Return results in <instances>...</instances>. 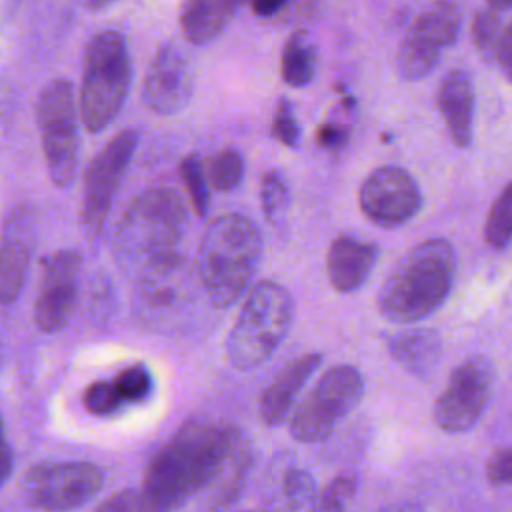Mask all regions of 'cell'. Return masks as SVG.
<instances>
[{
    "instance_id": "obj_1",
    "label": "cell",
    "mask_w": 512,
    "mask_h": 512,
    "mask_svg": "<svg viewBox=\"0 0 512 512\" xmlns=\"http://www.w3.org/2000/svg\"><path fill=\"white\" fill-rule=\"evenodd\" d=\"M242 430L228 422L190 418L152 456L138 486L148 512H172L214 482Z\"/></svg>"
},
{
    "instance_id": "obj_2",
    "label": "cell",
    "mask_w": 512,
    "mask_h": 512,
    "mask_svg": "<svg viewBox=\"0 0 512 512\" xmlns=\"http://www.w3.org/2000/svg\"><path fill=\"white\" fill-rule=\"evenodd\" d=\"M456 254L446 238H428L410 248L378 290V312L392 324H416L450 296Z\"/></svg>"
},
{
    "instance_id": "obj_3",
    "label": "cell",
    "mask_w": 512,
    "mask_h": 512,
    "mask_svg": "<svg viewBox=\"0 0 512 512\" xmlns=\"http://www.w3.org/2000/svg\"><path fill=\"white\" fill-rule=\"evenodd\" d=\"M262 256V234L242 214L214 218L204 230L198 254V280L216 308L232 306L250 288Z\"/></svg>"
},
{
    "instance_id": "obj_4",
    "label": "cell",
    "mask_w": 512,
    "mask_h": 512,
    "mask_svg": "<svg viewBox=\"0 0 512 512\" xmlns=\"http://www.w3.org/2000/svg\"><path fill=\"white\" fill-rule=\"evenodd\" d=\"M186 226L188 210L182 196L170 186H152L124 210L116 228V250L146 270L178 256Z\"/></svg>"
},
{
    "instance_id": "obj_5",
    "label": "cell",
    "mask_w": 512,
    "mask_h": 512,
    "mask_svg": "<svg viewBox=\"0 0 512 512\" xmlns=\"http://www.w3.org/2000/svg\"><path fill=\"white\" fill-rule=\"evenodd\" d=\"M132 82L126 38L116 30L98 32L86 46L78 114L88 132H102L120 114Z\"/></svg>"
},
{
    "instance_id": "obj_6",
    "label": "cell",
    "mask_w": 512,
    "mask_h": 512,
    "mask_svg": "<svg viewBox=\"0 0 512 512\" xmlns=\"http://www.w3.org/2000/svg\"><path fill=\"white\" fill-rule=\"evenodd\" d=\"M294 302L288 290L264 280L252 286L226 340V354L234 368L250 370L266 362L288 336Z\"/></svg>"
},
{
    "instance_id": "obj_7",
    "label": "cell",
    "mask_w": 512,
    "mask_h": 512,
    "mask_svg": "<svg viewBox=\"0 0 512 512\" xmlns=\"http://www.w3.org/2000/svg\"><path fill=\"white\" fill-rule=\"evenodd\" d=\"M364 388V376L356 366L328 368L290 412V436L304 444L326 440L360 404Z\"/></svg>"
},
{
    "instance_id": "obj_8",
    "label": "cell",
    "mask_w": 512,
    "mask_h": 512,
    "mask_svg": "<svg viewBox=\"0 0 512 512\" xmlns=\"http://www.w3.org/2000/svg\"><path fill=\"white\" fill-rule=\"evenodd\" d=\"M78 106L74 88L60 78L50 82L38 100V130L52 182L72 184L78 168Z\"/></svg>"
},
{
    "instance_id": "obj_9",
    "label": "cell",
    "mask_w": 512,
    "mask_h": 512,
    "mask_svg": "<svg viewBox=\"0 0 512 512\" xmlns=\"http://www.w3.org/2000/svg\"><path fill=\"white\" fill-rule=\"evenodd\" d=\"M104 484V472L92 462H42L22 482L26 502L42 512H70L84 506Z\"/></svg>"
},
{
    "instance_id": "obj_10",
    "label": "cell",
    "mask_w": 512,
    "mask_h": 512,
    "mask_svg": "<svg viewBox=\"0 0 512 512\" xmlns=\"http://www.w3.org/2000/svg\"><path fill=\"white\" fill-rule=\"evenodd\" d=\"M460 24L462 12L454 0H436L420 12L398 50L400 76L408 82L426 78L438 66L442 52L456 42Z\"/></svg>"
},
{
    "instance_id": "obj_11",
    "label": "cell",
    "mask_w": 512,
    "mask_h": 512,
    "mask_svg": "<svg viewBox=\"0 0 512 512\" xmlns=\"http://www.w3.org/2000/svg\"><path fill=\"white\" fill-rule=\"evenodd\" d=\"M496 372L486 356H470L460 362L434 402V424L444 432H466L484 414L494 394Z\"/></svg>"
},
{
    "instance_id": "obj_12",
    "label": "cell",
    "mask_w": 512,
    "mask_h": 512,
    "mask_svg": "<svg viewBox=\"0 0 512 512\" xmlns=\"http://www.w3.org/2000/svg\"><path fill=\"white\" fill-rule=\"evenodd\" d=\"M136 146L138 132L132 128L122 130L108 140L90 162L84 178L82 202V222L90 234H98L104 228L112 200L136 152Z\"/></svg>"
},
{
    "instance_id": "obj_13",
    "label": "cell",
    "mask_w": 512,
    "mask_h": 512,
    "mask_svg": "<svg viewBox=\"0 0 512 512\" xmlns=\"http://www.w3.org/2000/svg\"><path fill=\"white\" fill-rule=\"evenodd\" d=\"M358 204L372 224L396 228L416 216L422 194L408 170L400 166H380L364 178Z\"/></svg>"
},
{
    "instance_id": "obj_14",
    "label": "cell",
    "mask_w": 512,
    "mask_h": 512,
    "mask_svg": "<svg viewBox=\"0 0 512 512\" xmlns=\"http://www.w3.org/2000/svg\"><path fill=\"white\" fill-rule=\"evenodd\" d=\"M80 254L72 248L52 252L42 262V284L34 306V322L42 332L62 330L76 306Z\"/></svg>"
},
{
    "instance_id": "obj_15",
    "label": "cell",
    "mask_w": 512,
    "mask_h": 512,
    "mask_svg": "<svg viewBox=\"0 0 512 512\" xmlns=\"http://www.w3.org/2000/svg\"><path fill=\"white\" fill-rule=\"evenodd\" d=\"M192 98V74L186 58L170 44L158 48L142 82V100L158 116H174Z\"/></svg>"
},
{
    "instance_id": "obj_16",
    "label": "cell",
    "mask_w": 512,
    "mask_h": 512,
    "mask_svg": "<svg viewBox=\"0 0 512 512\" xmlns=\"http://www.w3.org/2000/svg\"><path fill=\"white\" fill-rule=\"evenodd\" d=\"M32 214L26 206H18L4 222L0 236V304L18 298L26 280L32 254Z\"/></svg>"
},
{
    "instance_id": "obj_17",
    "label": "cell",
    "mask_w": 512,
    "mask_h": 512,
    "mask_svg": "<svg viewBox=\"0 0 512 512\" xmlns=\"http://www.w3.org/2000/svg\"><path fill=\"white\" fill-rule=\"evenodd\" d=\"M322 364V354L310 352L288 362L264 388L260 396V420L266 426L282 424L296 406V400L310 380V376Z\"/></svg>"
},
{
    "instance_id": "obj_18",
    "label": "cell",
    "mask_w": 512,
    "mask_h": 512,
    "mask_svg": "<svg viewBox=\"0 0 512 512\" xmlns=\"http://www.w3.org/2000/svg\"><path fill=\"white\" fill-rule=\"evenodd\" d=\"M380 256L374 242L340 234L332 240L326 256V272L334 290L348 294L358 290L372 274Z\"/></svg>"
},
{
    "instance_id": "obj_19",
    "label": "cell",
    "mask_w": 512,
    "mask_h": 512,
    "mask_svg": "<svg viewBox=\"0 0 512 512\" xmlns=\"http://www.w3.org/2000/svg\"><path fill=\"white\" fill-rule=\"evenodd\" d=\"M474 82L468 70L452 68L440 82L438 108L452 142L460 148L470 146L474 134Z\"/></svg>"
},
{
    "instance_id": "obj_20",
    "label": "cell",
    "mask_w": 512,
    "mask_h": 512,
    "mask_svg": "<svg viewBox=\"0 0 512 512\" xmlns=\"http://www.w3.org/2000/svg\"><path fill=\"white\" fill-rule=\"evenodd\" d=\"M388 352L406 372L426 378L442 356V340L432 328H410L388 338Z\"/></svg>"
},
{
    "instance_id": "obj_21",
    "label": "cell",
    "mask_w": 512,
    "mask_h": 512,
    "mask_svg": "<svg viewBox=\"0 0 512 512\" xmlns=\"http://www.w3.org/2000/svg\"><path fill=\"white\" fill-rule=\"evenodd\" d=\"M246 0H184L180 8V30L186 40L206 44L214 40L234 18Z\"/></svg>"
},
{
    "instance_id": "obj_22",
    "label": "cell",
    "mask_w": 512,
    "mask_h": 512,
    "mask_svg": "<svg viewBox=\"0 0 512 512\" xmlns=\"http://www.w3.org/2000/svg\"><path fill=\"white\" fill-rule=\"evenodd\" d=\"M472 40L476 50L492 60L508 78L512 70V32L500 12L492 8L480 10L472 20Z\"/></svg>"
},
{
    "instance_id": "obj_23",
    "label": "cell",
    "mask_w": 512,
    "mask_h": 512,
    "mask_svg": "<svg viewBox=\"0 0 512 512\" xmlns=\"http://www.w3.org/2000/svg\"><path fill=\"white\" fill-rule=\"evenodd\" d=\"M316 64H318V52L308 32L304 30L294 32L286 40L280 56V72L284 82L294 88H302L310 84L316 74Z\"/></svg>"
},
{
    "instance_id": "obj_24",
    "label": "cell",
    "mask_w": 512,
    "mask_h": 512,
    "mask_svg": "<svg viewBox=\"0 0 512 512\" xmlns=\"http://www.w3.org/2000/svg\"><path fill=\"white\" fill-rule=\"evenodd\" d=\"M208 190L230 192L244 178V158L234 148L216 150L200 162Z\"/></svg>"
},
{
    "instance_id": "obj_25",
    "label": "cell",
    "mask_w": 512,
    "mask_h": 512,
    "mask_svg": "<svg viewBox=\"0 0 512 512\" xmlns=\"http://www.w3.org/2000/svg\"><path fill=\"white\" fill-rule=\"evenodd\" d=\"M510 216H512V186L506 184L498 198L494 200L486 224H484V240L494 250H506L510 244Z\"/></svg>"
},
{
    "instance_id": "obj_26",
    "label": "cell",
    "mask_w": 512,
    "mask_h": 512,
    "mask_svg": "<svg viewBox=\"0 0 512 512\" xmlns=\"http://www.w3.org/2000/svg\"><path fill=\"white\" fill-rule=\"evenodd\" d=\"M262 212L270 224H278L290 204V190L286 178L278 170H268L260 180Z\"/></svg>"
},
{
    "instance_id": "obj_27",
    "label": "cell",
    "mask_w": 512,
    "mask_h": 512,
    "mask_svg": "<svg viewBox=\"0 0 512 512\" xmlns=\"http://www.w3.org/2000/svg\"><path fill=\"white\" fill-rule=\"evenodd\" d=\"M180 178L186 186L192 210L196 212V216L204 218L210 208V190L206 186V180H204V174L200 168V158L196 154H188L182 158Z\"/></svg>"
},
{
    "instance_id": "obj_28",
    "label": "cell",
    "mask_w": 512,
    "mask_h": 512,
    "mask_svg": "<svg viewBox=\"0 0 512 512\" xmlns=\"http://www.w3.org/2000/svg\"><path fill=\"white\" fill-rule=\"evenodd\" d=\"M282 490L286 504L292 512L312 506L320 494L314 476L306 468H290L284 476Z\"/></svg>"
},
{
    "instance_id": "obj_29",
    "label": "cell",
    "mask_w": 512,
    "mask_h": 512,
    "mask_svg": "<svg viewBox=\"0 0 512 512\" xmlns=\"http://www.w3.org/2000/svg\"><path fill=\"white\" fill-rule=\"evenodd\" d=\"M112 384L116 386L124 404L142 402L152 392V374L144 364H132L122 368L112 378Z\"/></svg>"
},
{
    "instance_id": "obj_30",
    "label": "cell",
    "mask_w": 512,
    "mask_h": 512,
    "mask_svg": "<svg viewBox=\"0 0 512 512\" xmlns=\"http://www.w3.org/2000/svg\"><path fill=\"white\" fill-rule=\"evenodd\" d=\"M356 474L346 472L336 476L316 498L312 512H346L348 502L356 494Z\"/></svg>"
},
{
    "instance_id": "obj_31",
    "label": "cell",
    "mask_w": 512,
    "mask_h": 512,
    "mask_svg": "<svg viewBox=\"0 0 512 512\" xmlns=\"http://www.w3.org/2000/svg\"><path fill=\"white\" fill-rule=\"evenodd\" d=\"M82 404L92 416H112L124 406V400L112 380H98L84 390Z\"/></svg>"
},
{
    "instance_id": "obj_32",
    "label": "cell",
    "mask_w": 512,
    "mask_h": 512,
    "mask_svg": "<svg viewBox=\"0 0 512 512\" xmlns=\"http://www.w3.org/2000/svg\"><path fill=\"white\" fill-rule=\"evenodd\" d=\"M272 134L276 136V140H280L284 146L288 148H296L300 142V126L298 120L294 116L292 104L288 100H280L276 114H274V122H272Z\"/></svg>"
},
{
    "instance_id": "obj_33",
    "label": "cell",
    "mask_w": 512,
    "mask_h": 512,
    "mask_svg": "<svg viewBox=\"0 0 512 512\" xmlns=\"http://www.w3.org/2000/svg\"><path fill=\"white\" fill-rule=\"evenodd\" d=\"M92 512H148L138 488H124L102 500Z\"/></svg>"
},
{
    "instance_id": "obj_34",
    "label": "cell",
    "mask_w": 512,
    "mask_h": 512,
    "mask_svg": "<svg viewBox=\"0 0 512 512\" xmlns=\"http://www.w3.org/2000/svg\"><path fill=\"white\" fill-rule=\"evenodd\" d=\"M486 476L494 486H506L512 478V454L508 448H498L486 462Z\"/></svg>"
},
{
    "instance_id": "obj_35",
    "label": "cell",
    "mask_w": 512,
    "mask_h": 512,
    "mask_svg": "<svg viewBox=\"0 0 512 512\" xmlns=\"http://www.w3.org/2000/svg\"><path fill=\"white\" fill-rule=\"evenodd\" d=\"M348 138H350V130L340 124H322L316 130V142H318V146H322L326 150L344 148Z\"/></svg>"
},
{
    "instance_id": "obj_36",
    "label": "cell",
    "mask_w": 512,
    "mask_h": 512,
    "mask_svg": "<svg viewBox=\"0 0 512 512\" xmlns=\"http://www.w3.org/2000/svg\"><path fill=\"white\" fill-rule=\"evenodd\" d=\"M12 466H14L12 448H10V442H8V436H6L4 418H2V414H0V488H2V484L10 478Z\"/></svg>"
},
{
    "instance_id": "obj_37",
    "label": "cell",
    "mask_w": 512,
    "mask_h": 512,
    "mask_svg": "<svg viewBox=\"0 0 512 512\" xmlns=\"http://www.w3.org/2000/svg\"><path fill=\"white\" fill-rule=\"evenodd\" d=\"M250 2H252V10L256 16L268 18V16L276 14L288 0H250Z\"/></svg>"
},
{
    "instance_id": "obj_38",
    "label": "cell",
    "mask_w": 512,
    "mask_h": 512,
    "mask_svg": "<svg viewBox=\"0 0 512 512\" xmlns=\"http://www.w3.org/2000/svg\"><path fill=\"white\" fill-rule=\"evenodd\" d=\"M380 512H424V510L420 504H414V502H396L382 508Z\"/></svg>"
},
{
    "instance_id": "obj_39",
    "label": "cell",
    "mask_w": 512,
    "mask_h": 512,
    "mask_svg": "<svg viewBox=\"0 0 512 512\" xmlns=\"http://www.w3.org/2000/svg\"><path fill=\"white\" fill-rule=\"evenodd\" d=\"M488 2V8L496 10V12H506L512 4V0H486Z\"/></svg>"
},
{
    "instance_id": "obj_40",
    "label": "cell",
    "mask_w": 512,
    "mask_h": 512,
    "mask_svg": "<svg viewBox=\"0 0 512 512\" xmlns=\"http://www.w3.org/2000/svg\"><path fill=\"white\" fill-rule=\"evenodd\" d=\"M90 8H94V10H98V8H104V6H108V4H112L114 0H84Z\"/></svg>"
},
{
    "instance_id": "obj_41",
    "label": "cell",
    "mask_w": 512,
    "mask_h": 512,
    "mask_svg": "<svg viewBox=\"0 0 512 512\" xmlns=\"http://www.w3.org/2000/svg\"><path fill=\"white\" fill-rule=\"evenodd\" d=\"M246 512H256V510H246Z\"/></svg>"
}]
</instances>
